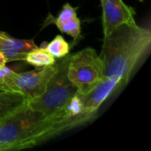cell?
Returning a JSON list of instances; mask_svg holds the SVG:
<instances>
[{
	"mask_svg": "<svg viewBox=\"0 0 151 151\" xmlns=\"http://www.w3.org/2000/svg\"><path fill=\"white\" fill-rule=\"evenodd\" d=\"M77 17V13H76V9L73 8V6H71L69 4H65L63 8L62 11L60 12V13L58 14V16L57 18H50L51 19V22H53L56 26L65 22L69 19H72L73 18Z\"/></svg>",
	"mask_w": 151,
	"mask_h": 151,
	"instance_id": "obj_13",
	"label": "cell"
},
{
	"mask_svg": "<svg viewBox=\"0 0 151 151\" xmlns=\"http://www.w3.org/2000/svg\"><path fill=\"white\" fill-rule=\"evenodd\" d=\"M101 4L104 36L108 35L114 28L122 24H136L134 8L126 4L123 0H101Z\"/></svg>",
	"mask_w": 151,
	"mask_h": 151,
	"instance_id": "obj_6",
	"label": "cell"
},
{
	"mask_svg": "<svg viewBox=\"0 0 151 151\" xmlns=\"http://www.w3.org/2000/svg\"><path fill=\"white\" fill-rule=\"evenodd\" d=\"M78 126L64 108L45 116L26 104L0 123V151L31 148Z\"/></svg>",
	"mask_w": 151,
	"mask_h": 151,
	"instance_id": "obj_1",
	"label": "cell"
},
{
	"mask_svg": "<svg viewBox=\"0 0 151 151\" xmlns=\"http://www.w3.org/2000/svg\"><path fill=\"white\" fill-rule=\"evenodd\" d=\"M151 45L149 28L122 24L104 36L99 55L104 63V78H111L126 84L139 60Z\"/></svg>",
	"mask_w": 151,
	"mask_h": 151,
	"instance_id": "obj_2",
	"label": "cell"
},
{
	"mask_svg": "<svg viewBox=\"0 0 151 151\" xmlns=\"http://www.w3.org/2000/svg\"><path fill=\"white\" fill-rule=\"evenodd\" d=\"M28 99L13 91L0 90V123L27 104Z\"/></svg>",
	"mask_w": 151,
	"mask_h": 151,
	"instance_id": "obj_9",
	"label": "cell"
},
{
	"mask_svg": "<svg viewBox=\"0 0 151 151\" xmlns=\"http://www.w3.org/2000/svg\"><path fill=\"white\" fill-rule=\"evenodd\" d=\"M7 63V60L6 58H4V56L2 54V52L0 51V65H5Z\"/></svg>",
	"mask_w": 151,
	"mask_h": 151,
	"instance_id": "obj_15",
	"label": "cell"
},
{
	"mask_svg": "<svg viewBox=\"0 0 151 151\" xmlns=\"http://www.w3.org/2000/svg\"><path fill=\"white\" fill-rule=\"evenodd\" d=\"M67 77L80 95H86L95 88L104 78V63L96 51L86 48L71 55Z\"/></svg>",
	"mask_w": 151,
	"mask_h": 151,
	"instance_id": "obj_4",
	"label": "cell"
},
{
	"mask_svg": "<svg viewBox=\"0 0 151 151\" xmlns=\"http://www.w3.org/2000/svg\"><path fill=\"white\" fill-rule=\"evenodd\" d=\"M14 73H15V72L12 71L11 68L7 67L5 65H0V85H1V87L3 85V83H4Z\"/></svg>",
	"mask_w": 151,
	"mask_h": 151,
	"instance_id": "obj_14",
	"label": "cell"
},
{
	"mask_svg": "<svg viewBox=\"0 0 151 151\" xmlns=\"http://www.w3.org/2000/svg\"><path fill=\"white\" fill-rule=\"evenodd\" d=\"M3 35V33H1V32H0V35Z\"/></svg>",
	"mask_w": 151,
	"mask_h": 151,
	"instance_id": "obj_17",
	"label": "cell"
},
{
	"mask_svg": "<svg viewBox=\"0 0 151 151\" xmlns=\"http://www.w3.org/2000/svg\"><path fill=\"white\" fill-rule=\"evenodd\" d=\"M140 1H141V2H142V1H143V0H140Z\"/></svg>",
	"mask_w": 151,
	"mask_h": 151,
	"instance_id": "obj_18",
	"label": "cell"
},
{
	"mask_svg": "<svg viewBox=\"0 0 151 151\" xmlns=\"http://www.w3.org/2000/svg\"><path fill=\"white\" fill-rule=\"evenodd\" d=\"M58 64L43 67H36L35 70L18 73H15L2 85L3 90L18 92L25 96L28 101L35 99L45 91L46 87L55 74Z\"/></svg>",
	"mask_w": 151,
	"mask_h": 151,
	"instance_id": "obj_5",
	"label": "cell"
},
{
	"mask_svg": "<svg viewBox=\"0 0 151 151\" xmlns=\"http://www.w3.org/2000/svg\"><path fill=\"white\" fill-rule=\"evenodd\" d=\"M57 27L62 33L71 35L75 40L78 39L81 35V20L78 17L60 23L57 25Z\"/></svg>",
	"mask_w": 151,
	"mask_h": 151,
	"instance_id": "obj_12",
	"label": "cell"
},
{
	"mask_svg": "<svg viewBox=\"0 0 151 151\" xmlns=\"http://www.w3.org/2000/svg\"><path fill=\"white\" fill-rule=\"evenodd\" d=\"M28 64L35 67H43L54 65L55 58L51 56L45 48H36L27 54L26 60Z\"/></svg>",
	"mask_w": 151,
	"mask_h": 151,
	"instance_id": "obj_10",
	"label": "cell"
},
{
	"mask_svg": "<svg viewBox=\"0 0 151 151\" xmlns=\"http://www.w3.org/2000/svg\"><path fill=\"white\" fill-rule=\"evenodd\" d=\"M70 58L71 55L67 54L60 58L57 63V72L50 80L45 91L40 96L27 101L28 107L45 116H51L58 112L77 93L76 88L67 77Z\"/></svg>",
	"mask_w": 151,
	"mask_h": 151,
	"instance_id": "obj_3",
	"label": "cell"
},
{
	"mask_svg": "<svg viewBox=\"0 0 151 151\" xmlns=\"http://www.w3.org/2000/svg\"><path fill=\"white\" fill-rule=\"evenodd\" d=\"M33 40H20L13 38L3 33L0 35V51L6 58L7 62L26 60L27 54L36 49Z\"/></svg>",
	"mask_w": 151,
	"mask_h": 151,
	"instance_id": "obj_8",
	"label": "cell"
},
{
	"mask_svg": "<svg viewBox=\"0 0 151 151\" xmlns=\"http://www.w3.org/2000/svg\"><path fill=\"white\" fill-rule=\"evenodd\" d=\"M119 81L111 78H103L99 84L86 95H79L83 111L96 116L102 104L119 86Z\"/></svg>",
	"mask_w": 151,
	"mask_h": 151,
	"instance_id": "obj_7",
	"label": "cell"
},
{
	"mask_svg": "<svg viewBox=\"0 0 151 151\" xmlns=\"http://www.w3.org/2000/svg\"><path fill=\"white\" fill-rule=\"evenodd\" d=\"M0 90H3V89H2V87H1V85H0Z\"/></svg>",
	"mask_w": 151,
	"mask_h": 151,
	"instance_id": "obj_16",
	"label": "cell"
},
{
	"mask_svg": "<svg viewBox=\"0 0 151 151\" xmlns=\"http://www.w3.org/2000/svg\"><path fill=\"white\" fill-rule=\"evenodd\" d=\"M45 49L55 58H61L69 54L70 51L69 44L62 35H57L50 43L47 44Z\"/></svg>",
	"mask_w": 151,
	"mask_h": 151,
	"instance_id": "obj_11",
	"label": "cell"
}]
</instances>
